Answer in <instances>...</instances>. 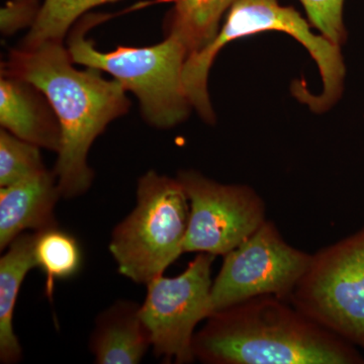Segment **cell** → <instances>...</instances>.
<instances>
[{"mask_svg": "<svg viewBox=\"0 0 364 364\" xmlns=\"http://www.w3.org/2000/svg\"><path fill=\"white\" fill-rule=\"evenodd\" d=\"M193 351L207 364H364L358 347L274 296L213 313Z\"/></svg>", "mask_w": 364, "mask_h": 364, "instance_id": "2", "label": "cell"}, {"mask_svg": "<svg viewBox=\"0 0 364 364\" xmlns=\"http://www.w3.org/2000/svg\"><path fill=\"white\" fill-rule=\"evenodd\" d=\"M312 256L287 243L277 225L267 220L224 256L210 291L212 314L257 296L289 301Z\"/></svg>", "mask_w": 364, "mask_h": 364, "instance_id": "8", "label": "cell"}, {"mask_svg": "<svg viewBox=\"0 0 364 364\" xmlns=\"http://www.w3.org/2000/svg\"><path fill=\"white\" fill-rule=\"evenodd\" d=\"M215 256L198 253L181 274L159 275L147 284L140 308L151 347L167 363L196 360L193 343L198 323L212 315V265Z\"/></svg>", "mask_w": 364, "mask_h": 364, "instance_id": "7", "label": "cell"}, {"mask_svg": "<svg viewBox=\"0 0 364 364\" xmlns=\"http://www.w3.org/2000/svg\"><path fill=\"white\" fill-rule=\"evenodd\" d=\"M35 232L18 236L0 259V361L16 363L23 349L14 330V313L21 284L37 267L33 254Z\"/></svg>", "mask_w": 364, "mask_h": 364, "instance_id": "13", "label": "cell"}, {"mask_svg": "<svg viewBox=\"0 0 364 364\" xmlns=\"http://www.w3.org/2000/svg\"><path fill=\"white\" fill-rule=\"evenodd\" d=\"M188 196L184 253L227 255L267 221V205L253 188L223 184L188 170L177 176Z\"/></svg>", "mask_w": 364, "mask_h": 364, "instance_id": "9", "label": "cell"}, {"mask_svg": "<svg viewBox=\"0 0 364 364\" xmlns=\"http://www.w3.org/2000/svg\"><path fill=\"white\" fill-rule=\"evenodd\" d=\"M33 254L37 267L46 277V294L51 299L57 280L75 277L82 267L78 241L59 227L35 233Z\"/></svg>", "mask_w": 364, "mask_h": 364, "instance_id": "15", "label": "cell"}, {"mask_svg": "<svg viewBox=\"0 0 364 364\" xmlns=\"http://www.w3.org/2000/svg\"><path fill=\"white\" fill-rule=\"evenodd\" d=\"M0 124L38 147L58 152L61 129L44 93L25 79L1 71Z\"/></svg>", "mask_w": 364, "mask_h": 364, "instance_id": "11", "label": "cell"}, {"mask_svg": "<svg viewBox=\"0 0 364 364\" xmlns=\"http://www.w3.org/2000/svg\"><path fill=\"white\" fill-rule=\"evenodd\" d=\"M119 0H45L39 16L21 44L31 49L46 42H63L74 23L91 9Z\"/></svg>", "mask_w": 364, "mask_h": 364, "instance_id": "16", "label": "cell"}, {"mask_svg": "<svg viewBox=\"0 0 364 364\" xmlns=\"http://www.w3.org/2000/svg\"><path fill=\"white\" fill-rule=\"evenodd\" d=\"M63 42H46L31 49L11 50L1 71L39 88L58 117L61 142L54 173L63 198L85 195L92 184L87 157L91 146L114 119L128 114L131 102L116 79L102 71L73 67Z\"/></svg>", "mask_w": 364, "mask_h": 364, "instance_id": "1", "label": "cell"}, {"mask_svg": "<svg viewBox=\"0 0 364 364\" xmlns=\"http://www.w3.org/2000/svg\"><path fill=\"white\" fill-rule=\"evenodd\" d=\"M171 1L174 6L167 18V33L176 38L191 56L212 44L219 33L223 14L237 0Z\"/></svg>", "mask_w": 364, "mask_h": 364, "instance_id": "14", "label": "cell"}, {"mask_svg": "<svg viewBox=\"0 0 364 364\" xmlns=\"http://www.w3.org/2000/svg\"><path fill=\"white\" fill-rule=\"evenodd\" d=\"M140 308L134 301H119L100 314L90 342L95 363H141L151 343Z\"/></svg>", "mask_w": 364, "mask_h": 364, "instance_id": "12", "label": "cell"}, {"mask_svg": "<svg viewBox=\"0 0 364 364\" xmlns=\"http://www.w3.org/2000/svg\"><path fill=\"white\" fill-rule=\"evenodd\" d=\"M41 148L21 140L6 129L0 131V186H11L46 168Z\"/></svg>", "mask_w": 364, "mask_h": 364, "instance_id": "17", "label": "cell"}, {"mask_svg": "<svg viewBox=\"0 0 364 364\" xmlns=\"http://www.w3.org/2000/svg\"><path fill=\"white\" fill-rule=\"evenodd\" d=\"M105 20L104 14L80 18L70 30L68 49L72 62L107 72L126 91L138 98L145 121L159 129H169L188 119L193 105L183 86V69L189 54L176 38L150 47H117L98 51L86 33Z\"/></svg>", "mask_w": 364, "mask_h": 364, "instance_id": "4", "label": "cell"}, {"mask_svg": "<svg viewBox=\"0 0 364 364\" xmlns=\"http://www.w3.org/2000/svg\"><path fill=\"white\" fill-rule=\"evenodd\" d=\"M269 31L286 33L298 40L310 52L320 69L322 92L312 95L305 86L296 85V97L318 112L330 109L339 100L345 76L340 46L333 44L324 36L315 35L308 21L294 7L282 6L279 0H237L212 44L189 56L184 65V90L193 109L203 121L208 124L215 121L208 95V78L218 53L228 43Z\"/></svg>", "mask_w": 364, "mask_h": 364, "instance_id": "3", "label": "cell"}, {"mask_svg": "<svg viewBox=\"0 0 364 364\" xmlns=\"http://www.w3.org/2000/svg\"><path fill=\"white\" fill-rule=\"evenodd\" d=\"M289 301L364 350V227L313 254Z\"/></svg>", "mask_w": 364, "mask_h": 364, "instance_id": "6", "label": "cell"}, {"mask_svg": "<svg viewBox=\"0 0 364 364\" xmlns=\"http://www.w3.org/2000/svg\"><path fill=\"white\" fill-rule=\"evenodd\" d=\"M305 9L309 23L333 44L340 46L346 40L343 23L345 0H299Z\"/></svg>", "mask_w": 364, "mask_h": 364, "instance_id": "18", "label": "cell"}, {"mask_svg": "<svg viewBox=\"0 0 364 364\" xmlns=\"http://www.w3.org/2000/svg\"><path fill=\"white\" fill-rule=\"evenodd\" d=\"M188 196L178 179L148 171L138 182L136 205L112 234L109 249L117 269L136 284L164 273L184 253Z\"/></svg>", "mask_w": 364, "mask_h": 364, "instance_id": "5", "label": "cell"}, {"mask_svg": "<svg viewBox=\"0 0 364 364\" xmlns=\"http://www.w3.org/2000/svg\"><path fill=\"white\" fill-rule=\"evenodd\" d=\"M41 6L38 0H9L0 11V31L4 36L14 35L26 26L32 28Z\"/></svg>", "mask_w": 364, "mask_h": 364, "instance_id": "19", "label": "cell"}, {"mask_svg": "<svg viewBox=\"0 0 364 364\" xmlns=\"http://www.w3.org/2000/svg\"><path fill=\"white\" fill-rule=\"evenodd\" d=\"M62 198L54 171H44L0 188V249L26 231L58 227L55 207Z\"/></svg>", "mask_w": 364, "mask_h": 364, "instance_id": "10", "label": "cell"}]
</instances>
